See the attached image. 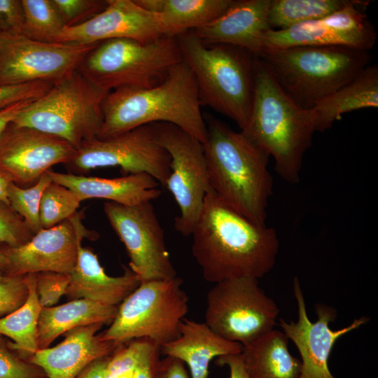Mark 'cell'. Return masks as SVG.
Returning <instances> with one entry per match:
<instances>
[{
  "instance_id": "b9f144b4",
  "label": "cell",
  "mask_w": 378,
  "mask_h": 378,
  "mask_svg": "<svg viewBox=\"0 0 378 378\" xmlns=\"http://www.w3.org/2000/svg\"><path fill=\"white\" fill-rule=\"evenodd\" d=\"M160 352V347L148 340L134 369L133 378H155Z\"/></svg>"
},
{
  "instance_id": "836d02e7",
  "label": "cell",
  "mask_w": 378,
  "mask_h": 378,
  "mask_svg": "<svg viewBox=\"0 0 378 378\" xmlns=\"http://www.w3.org/2000/svg\"><path fill=\"white\" fill-rule=\"evenodd\" d=\"M34 233L12 208L0 201V244L15 248L28 242Z\"/></svg>"
},
{
  "instance_id": "d4e9b609",
  "label": "cell",
  "mask_w": 378,
  "mask_h": 378,
  "mask_svg": "<svg viewBox=\"0 0 378 378\" xmlns=\"http://www.w3.org/2000/svg\"><path fill=\"white\" fill-rule=\"evenodd\" d=\"M378 106V67L369 64L351 80L309 109L316 132H323L344 113Z\"/></svg>"
},
{
  "instance_id": "e575fe53",
  "label": "cell",
  "mask_w": 378,
  "mask_h": 378,
  "mask_svg": "<svg viewBox=\"0 0 378 378\" xmlns=\"http://www.w3.org/2000/svg\"><path fill=\"white\" fill-rule=\"evenodd\" d=\"M66 27L83 24L102 12L108 0H53Z\"/></svg>"
},
{
  "instance_id": "484cf974",
  "label": "cell",
  "mask_w": 378,
  "mask_h": 378,
  "mask_svg": "<svg viewBox=\"0 0 378 378\" xmlns=\"http://www.w3.org/2000/svg\"><path fill=\"white\" fill-rule=\"evenodd\" d=\"M117 306L87 299L72 300L62 305L43 307L37 328L38 349H44L57 337L74 328L94 323H112Z\"/></svg>"
},
{
  "instance_id": "4fadbf2b",
  "label": "cell",
  "mask_w": 378,
  "mask_h": 378,
  "mask_svg": "<svg viewBox=\"0 0 378 378\" xmlns=\"http://www.w3.org/2000/svg\"><path fill=\"white\" fill-rule=\"evenodd\" d=\"M96 45L41 42L0 32V86L55 84L76 71Z\"/></svg>"
},
{
  "instance_id": "7402d4cb",
  "label": "cell",
  "mask_w": 378,
  "mask_h": 378,
  "mask_svg": "<svg viewBox=\"0 0 378 378\" xmlns=\"http://www.w3.org/2000/svg\"><path fill=\"white\" fill-rule=\"evenodd\" d=\"M48 174L53 182L75 192L81 201L97 198L134 206L151 202L161 195L160 190L158 188L159 183L146 173L131 174L113 178L50 170Z\"/></svg>"
},
{
  "instance_id": "d6a6232c",
  "label": "cell",
  "mask_w": 378,
  "mask_h": 378,
  "mask_svg": "<svg viewBox=\"0 0 378 378\" xmlns=\"http://www.w3.org/2000/svg\"><path fill=\"white\" fill-rule=\"evenodd\" d=\"M52 181L48 172L30 188H22L11 182L8 190L9 205L35 234L42 229L40 222V204L45 188Z\"/></svg>"
},
{
  "instance_id": "7a4b0ae2",
  "label": "cell",
  "mask_w": 378,
  "mask_h": 378,
  "mask_svg": "<svg viewBox=\"0 0 378 378\" xmlns=\"http://www.w3.org/2000/svg\"><path fill=\"white\" fill-rule=\"evenodd\" d=\"M204 118L207 135L203 147L211 190L229 207L265 225L273 190L270 156L241 131H234L211 115Z\"/></svg>"
},
{
  "instance_id": "74e56055",
  "label": "cell",
  "mask_w": 378,
  "mask_h": 378,
  "mask_svg": "<svg viewBox=\"0 0 378 378\" xmlns=\"http://www.w3.org/2000/svg\"><path fill=\"white\" fill-rule=\"evenodd\" d=\"M147 339L131 340L125 347L115 350L110 356L104 378H116L121 374L133 370L146 346Z\"/></svg>"
},
{
  "instance_id": "cb8c5ba5",
  "label": "cell",
  "mask_w": 378,
  "mask_h": 378,
  "mask_svg": "<svg viewBox=\"0 0 378 378\" xmlns=\"http://www.w3.org/2000/svg\"><path fill=\"white\" fill-rule=\"evenodd\" d=\"M179 336L163 344L160 352L188 365L191 378H207L209 365L215 358L240 354L243 346L228 341L214 332L204 322L183 318Z\"/></svg>"
},
{
  "instance_id": "8d00e7d4",
  "label": "cell",
  "mask_w": 378,
  "mask_h": 378,
  "mask_svg": "<svg viewBox=\"0 0 378 378\" xmlns=\"http://www.w3.org/2000/svg\"><path fill=\"white\" fill-rule=\"evenodd\" d=\"M69 284V274L50 272L36 273V290L42 308L56 304L61 297L66 295Z\"/></svg>"
},
{
  "instance_id": "ac0fdd59",
  "label": "cell",
  "mask_w": 378,
  "mask_h": 378,
  "mask_svg": "<svg viewBox=\"0 0 378 378\" xmlns=\"http://www.w3.org/2000/svg\"><path fill=\"white\" fill-rule=\"evenodd\" d=\"M76 148L65 140L12 123L0 141V170L12 182H36L57 164H66Z\"/></svg>"
},
{
  "instance_id": "f35d334b",
  "label": "cell",
  "mask_w": 378,
  "mask_h": 378,
  "mask_svg": "<svg viewBox=\"0 0 378 378\" xmlns=\"http://www.w3.org/2000/svg\"><path fill=\"white\" fill-rule=\"evenodd\" d=\"M52 85L53 84L46 82L1 85L0 86V109L20 102L36 100L46 93Z\"/></svg>"
},
{
  "instance_id": "d6986e66",
  "label": "cell",
  "mask_w": 378,
  "mask_h": 378,
  "mask_svg": "<svg viewBox=\"0 0 378 378\" xmlns=\"http://www.w3.org/2000/svg\"><path fill=\"white\" fill-rule=\"evenodd\" d=\"M164 36L158 14L143 8L134 0H108L106 7L88 21L66 27L56 42L93 45L128 38L147 43Z\"/></svg>"
},
{
  "instance_id": "603a6c76",
  "label": "cell",
  "mask_w": 378,
  "mask_h": 378,
  "mask_svg": "<svg viewBox=\"0 0 378 378\" xmlns=\"http://www.w3.org/2000/svg\"><path fill=\"white\" fill-rule=\"evenodd\" d=\"M138 276L130 268L119 276L108 275L98 258L80 245L76 264L69 274L66 295L72 300L87 299L106 305L117 306L140 284Z\"/></svg>"
},
{
  "instance_id": "8fae6325",
  "label": "cell",
  "mask_w": 378,
  "mask_h": 378,
  "mask_svg": "<svg viewBox=\"0 0 378 378\" xmlns=\"http://www.w3.org/2000/svg\"><path fill=\"white\" fill-rule=\"evenodd\" d=\"M150 125L155 141L170 156V174L165 187L181 211L174 219L175 229L183 236L191 235L211 189L203 143L174 125Z\"/></svg>"
},
{
  "instance_id": "9a60e30c",
  "label": "cell",
  "mask_w": 378,
  "mask_h": 378,
  "mask_svg": "<svg viewBox=\"0 0 378 378\" xmlns=\"http://www.w3.org/2000/svg\"><path fill=\"white\" fill-rule=\"evenodd\" d=\"M369 1L349 0L340 10L326 16L285 29L267 31L263 50L293 46L347 47L369 50L377 33L365 8Z\"/></svg>"
},
{
  "instance_id": "6da1fadb",
  "label": "cell",
  "mask_w": 378,
  "mask_h": 378,
  "mask_svg": "<svg viewBox=\"0 0 378 378\" xmlns=\"http://www.w3.org/2000/svg\"><path fill=\"white\" fill-rule=\"evenodd\" d=\"M191 235L192 253L206 281L259 279L275 265L279 246L276 230L229 207L211 189Z\"/></svg>"
},
{
  "instance_id": "52a82bcc",
  "label": "cell",
  "mask_w": 378,
  "mask_h": 378,
  "mask_svg": "<svg viewBox=\"0 0 378 378\" xmlns=\"http://www.w3.org/2000/svg\"><path fill=\"white\" fill-rule=\"evenodd\" d=\"M108 92L76 70L27 104L12 124L59 137L77 149L97 138L103 123L102 104Z\"/></svg>"
},
{
  "instance_id": "4316f807",
  "label": "cell",
  "mask_w": 378,
  "mask_h": 378,
  "mask_svg": "<svg viewBox=\"0 0 378 378\" xmlns=\"http://www.w3.org/2000/svg\"><path fill=\"white\" fill-rule=\"evenodd\" d=\"M289 339L274 328L243 346L241 356L249 378H299L301 361L288 349Z\"/></svg>"
},
{
  "instance_id": "7bdbcfd3",
  "label": "cell",
  "mask_w": 378,
  "mask_h": 378,
  "mask_svg": "<svg viewBox=\"0 0 378 378\" xmlns=\"http://www.w3.org/2000/svg\"><path fill=\"white\" fill-rule=\"evenodd\" d=\"M155 378H189V377L182 361L166 356L158 362Z\"/></svg>"
},
{
  "instance_id": "8992f818",
  "label": "cell",
  "mask_w": 378,
  "mask_h": 378,
  "mask_svg": "<svg viewBox=\"0 0 378 378\" xmlns=\"http://www.w3.org/2000/svg\"><path fill=\"white\" fill-rule=\"evenodd\" d=\"M258 57L284 92L309 110L370 64L369 50L347 47L265 49Z\"/></svg>"
},
{
  "instance_id": "d590c367",
  "label": "cell",
  "mask_w": 378,
  "mask_h": 378,
  "mask_svg": "<svg viewBox=\"0 0 378 378\" xmlns=\"http://www.w3.org/2000/svg\"><path fill=\"white\" fill-rule=\"evenodd\" d=\"M29 289L26 275L0 272V316H6L26 301Z\"/></svg>"
},
{
  "instance_id": "7dc6e473",
  "label": "cell",
  "mask_w": 378,
  "mask_h": 378,
  "mask_svg": "<svg viewBox=\"0 0 378 378\" xmlns=\"http://www.w3.org/2000/svg\"><path fill=\"white\" fill-rule=\"evenodd\" d=\"M11 182L8 176L0 170V201L8 205V190Z\"/></svg>"
},
{
  "instance_id": "5b68a950",
  "label": "cell",
  "mask_w": 378,
  "mask_h": 378,
  "mask_svg": "<svg viewBox=\"0 0 378 378\" xmlns=\"http://www.w3.org/2000/svg\"><path fill=\"white\" fill-rule=\"evenodd\" d=\"M176 38L195 76L201 106L212 108L244 130L251 111L256 56L239 47L206 43L194 30Z\"/></svg>"
},
{
  "instance_id": "ba28073f",
  "label": "cell",
  "mask_w": 378,
  "mask_h": 378,
  "mask_svg": "<svg viewBox=\"0 0 378 378\" xmlns=\"http://www.w3.org/2000/svg\"><path fill=\"white\" fill-rule=\"evenodd\" d=\"M176 37L141 43L128 38L102 41L85 56L76 71L99 88H151L182 60Z\"/></svg>"
},
{
  "instance_id": "5bb4252c",
  "label": "cell",
  "mask_w": 378,
  "mask_h": 378,
  "mask_svg": "<svg viewBox=\"0 0 378 378\" xmlns=\"http://www.w3.org/2000/svg\"><path fill=\"white\" fill-rule=\"evenodd\" d=\"M104 211L125 246L130 268L141 281L177 276L151 202L127 206L107 201Z\"/></svg>"
},
{
  "instance_id": "7c38bea8",
  "label": "cell",
  "mask_w": 378,
  "mask_h": 378,
  "mask_svg": "<svg viewBox=\"0 0 378 378\" xmlns=\"http://www.w3.org/2000/svg\"><path fill=\"white\" fill-rule=\"evenodd\" d=\"M170 156L154 139L151 125L104 139L84 143L65 167L78 174L118 167L125 174L146 173L165 186L170 174Z\"/></svg>"
},
{
  "instance_id": "83f0119b",
  "label": "cell",
  "mask_w": 378,
  "mask_h": 378,
  "mask_svg": "<svg viewBox=\"0 0 378 378\" xmlns=\"http://www.w3.org/2000/svg\"><path fill=\"white\" fill-rule=\"evenodd\" d=\"M158 14L167 36L176 37L210 22L223 14L232 0H134Z\"/></svg>"
},
{
  "instance_id": "44dd1931",
  "label": "cell",
  "mask_w": 378,
  "mask_h": 378,
  "mask_svg": "<svg viewBox=\"0 0 378 378\" xmlns=\"http://www.w3.org/2000/svg\"><path fill=\"white\" fill-rule=\"evenodd\" d=\"M102 326L94 323L69 330L62 342L38 349L28 361L43 370L48 378H76L89 364L111 356L118 346L97 335Z\"/></svg>"
},
{
  "instance_id": "3957f363",
  "label": "cell",
  "mask_w": 378,
  "mask_h": 378,
  "mask_svg": "<svg viewBox=\"0 0 378 378\" xmlns=\"http://www.w3.org/2000/svg\"><path fill=\"white\" fill-rule=\"evenodd\" d=\"M195 76L182 59L151 88L123 87L110 91L102 104L104 139L155 122L174 125L204 143L207 130Z\"/></svg>"
},
{
  "instance_id": "ab89813d",
  "label": "cell",
  "mask_w": 378,
  "mask_h": 378,
  "mask_svg": "<svg viewBox=\"0 0 378 378\" xmlns=\"http://www.w3.org/2000/svg\"><path fill=\"white\" fill-rule=\"evenodd\" d=\"M40 368L19 358L0 346V378H46Z\"/></svg>"
},
{
  "instance_id": "681fc988",
  "label": "cell",
  "mask_w": 378,
  "mask_h": 378,
  "mask_svg": "<svg viewBox=\"0 0 378 378\" xmlns=\"http://www.w3.org/2000/svg\"><path fill=\"white\" fill-rule=\"evenodd\" d=\"M133 373H134V370H129V371H127V372L121 374L120 375H119L116 378H133Z\"/></svg>"
},
{
  "instance_id": "ffe728a7",
  "label": "cell",
  "mask_w": 378,
  "mask_h": 378,
  "mask_svg": "<svg viewBox=\"0 0 378 378\" xmlns=\"http://www.w3.org/2000/svg\"><path fill=\"white\" fill-rule=\"evenodd\" d=\"M270 4V0H232L223 14L194 31L206 43L239 47L258 57L263 36L271 29Z\"/></svg>"
},
{
  "instance_id": "9c48e42d",
  "label": "cell",
  "mask_w": 378,
  "mask_h": 378,
  "mask_svg": "<svg viewBox=\"0 0 378 378\" xmlns=\"http://www.w3.org/2000/svg\"><path fill=\"white\" fill-rule=\"evenodd\" d=\"M183 279L141 281L118 307L102 340L117 346L137 339H147L158 346L176 340L178 327L188 311V297Z\"/></svg>"
},
{
  "instance_id": "277c9868",
  "label": "cell",
  "mask_w": 378,
  "mask_h": 378,
  "mask_svg": "<svg viewBox=\"0 0 378 378\" xmlns=\"http://www.w3.org/2000/svg\"><path fill=\"white\" fill-rule=\"evenodd\" d=\"M241 131L274 159L279 176L291 184L299 182L303 158L316 132L311 113L284 92L258 57L250 118Z\"/></svg>"
},
{
  "instance_id": "2e32d148",
  "label": "cell",
  "mask_w": 378,
  "mask_h": 378,
  "mask_svg": "<svg viewBox=\"0 0 378 378\" xmlns=\"http://www.w3.org/2000/svg\"><path fill=\"white\" fill-rule=\"evenodd\" d=\"M83 218V212H77L55 226L41 229L24 245L3 250L9 261L8 274L50 272L70 274L76 264L82 240L97 236L85 227Z\"/></svg>"
},
{
  "instance_id": "c3c4849f",
  "label": "cell",
  "mask_w": 378,
  "mask_h": 378,
  "mask_svg": "<svg viewBox=\"0 0 378 378\" xmlns=\"http://www.w3.org/2000/svg\"><path fill=\"white\" fill-rule=\"evenodd\" d=\"M8 259L4 251H0V272L8 271Z\"/></svg>"
},
{
  "instance_id": "bcb514c9",
  "label": "cell",
  "mask_w": 378,
  "mask_h": 378,
  "mask_svg": "<svg viewBox=\"0 0 378 378\" xmlns=\"http://www.w3.org/2000/svg\"><path fill=\"white\" fill-rule=\"evenodd\" d=\"M110 356L96 360L89 364L76 378H104Z\"/></svg>"
},
{
  "instance_id": "ee69618b",
  "label": "cell",
  "mask_w": 378,
  "mask_h": 378,
  "mask_svg": "<svg viewBox=\"0 0 378 378\" xmlns=\"http://www.w3.org/2000/svg\"><path fill=\"white\" fill-rule=\"evenodd\" d=\"M216 363L226 365L230 370V378H249L245 370L241 354H227L216 358Z\"/></svg>"
},
{
  "instance_id": "e0dca14e",
  "label": "cell",
  "mask_w": 378,
  "mask_h": 378,
  "mask_svg": "<svg viewBox=\"0 0 378 378\" xmlns=\"http://www.w3.org/2000/svg\"><path fill=\"white\" fill-rule=\"evenodd\" d=\"M293 292L298 304V319L296 322H287L281 318L279 326L287 337L295 344L301 356L299 378H335L328 365L335 343L341 336L368 323L369 318L360 317L348 326L334 330L329 327V323L336 318L335 309L317 304L315 306L317 320L312 322L307 316L298 277L293 280Z\"/></svg>"
},
{
  "instance_id": "30bf717a",
  "label": "cell",
  "mask_w": 378,
  "mask_h": 378,
  "mask_svg": "<svg viewBox=\"0 0 378 378\" xmlns=\"http://www.w3.org/2000/svg\"><path fill=\"white\" fill-rule=\"evenodd\" d=\"M279 310L258 279L216 283L207 293L204 323L223 338L242 346L274 329Z\"/></svg>"
},
{
  "instance_id": "f1b7e54d",
  "label": "cell",
  "mask_w": 378,
  "mask_h": 378,
  "mask_svg": "<svg viewBox=\"0 0 378 378\" xmlns=\"http://www.w3.org/2000/svg\"><path fill=\"white\" fill-rule=\"evenodd\" d=\"M28 296L24 304L12 313L0 318V335L10 337V348L31 357L39 349L37 328L42 309L36 290V274H26Z\"/></svg>"
},
{
  "instance_id": "f546056e",
  "label": "cell",
  "mask_w": 378,
  "mask_h": 378,
  "mask_svg": "<svg viewBox=\"0 0 378 378\" xmlns=\"http://www.w3.org/2000/svg\"><path fill=\"white\" fill-rule=\"evenodd\" d=\"M349 0H270L268 23L271 29H285L332 13Z\"/></svg>"
},
{
  "instance_id": "60d3db41",
  "label": "cell",
  "mask_w": 378,
  "mask_h": 378,
  "mask_svg": "<svg viewBox=\"0 0 378 378\" xmlns=\"http://www.w3.org/2000/svg\"><path fill=\"white\" fill-rule=\"evenodd\" d=\"M24 23L22 0H0V32L23 35Z\"/></svg>"
},
{
  "instance_id": "f6af8a7d",
  "label": "cell",
  "mask_w": 378,
  "mask_h": 378,
  "mask_svg": "<svg viewBox=\"0 0 378 378\" xmlns=\"http://www.w3.org/2000/svg\"><path fill=\"white\" fill-rule=\"evenodd\" d=\"M34 100H26L0 109V141L18 113Z\"/></svg>"
},
{
  "instance_id": "4dcf8cb0",
  "label": "cell",
  "mask_w": 378,
  "mask_h": 378,
  "mask_svg": "<svg viewBox=\"0 0 378 378\" xmlns=\"http://www.w3.org/2000/svg\"><path fill=\"white\" fill-rule=\"evenodd\" d=\"M23 35L41 42H56L66 25L53 0H22Z\"/></svg>"
},
{
  "instance_id": "1f68e13d",
  "label": "cell",
  "mask_w": 378,
  "mask_h": 378,
  "mask_svg": "<svg viewBox=\"0 0 378 378\" xmlns=\"http://www.w3.org/2000/svg\"><path fill=\"white\" fill-rule=\"evenodd\" d=\"M80 198L72 190L52 181L45 188L40 204L42 228H50L70 218L77 213Z\"/></svg>"
}]
</instances>
